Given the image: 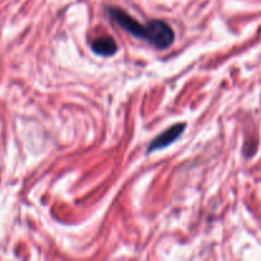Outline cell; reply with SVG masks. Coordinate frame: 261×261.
I'll return each instance as SVG.
<instances>
[{"mask_svg": "<svg viewBox=\"0 0 261 261\" xmlns=\"http://www.w3.org/2000/svg\"><path fill=\"white\" fill-rule=\"evenodd\" d=\"M107 13H109L110 18L116 24H119L122 30L129 32L130 35L135 36V37L140 38V40H144L145 42H148L158 50L168 48L175 41V32L165 20L153 19L145 24H142L135 18H133L129 13L115 7L109 8Z\"/></svg>", "mask_w": 261, "mask_h": 261, "instance_id": "6da1fadb", "label": "cell"}, {"mask_svg": "<svg viewBox=\"0 0 261 261\" xmlns=\"http://www.w3.org/2000/svg\"><path fill=\"white\" fill-rule=\"evenodd\" d=\"M185 127L186 124H184V122H178V124L170 126L166 132L161 133L158 137H155L154 140L148 145V152H154V150L163 149V148L172 144V143L176 142V139L182 134Z\"/></svg>", "mask_w": 261, "mask_h": 261, "instance_id": "7a4b0ae2", "label": "cell"}, {"mask_svg": "<svg viewBox=\"0 0 261 261\" xmlns=\"http://www.w3.org/2000/svg\"><path fill=\"white\" fill-rule=\"evenodd\" d=\"M91 48L97 55L112 56L117 53V43L111 36H102L92 41Z\"/></svg>", "mask_w": 261, "mask_h": 261, "instance_id": "3957f363", "label": "cell"}]
</instances>
